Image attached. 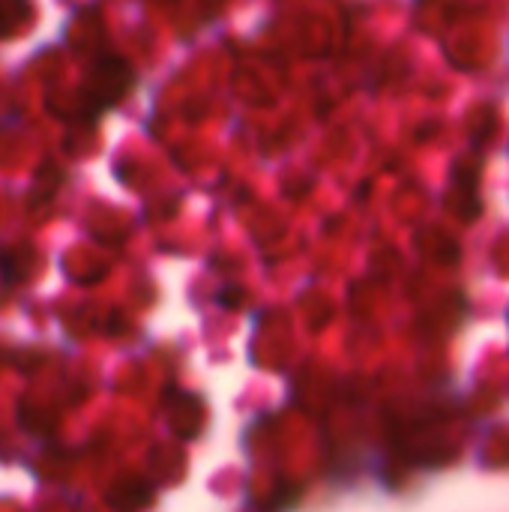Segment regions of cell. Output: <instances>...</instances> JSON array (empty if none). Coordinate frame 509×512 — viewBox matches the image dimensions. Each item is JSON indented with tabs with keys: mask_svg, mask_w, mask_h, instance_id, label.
Returning a JSON list of instances; mask_svg holds the SVG:
<instances>
[{
	"mask_svg": "<svg viewBox=\"0 0 509 512\" xmlns=\"http://www.w3.org/2000/svg\"><path fill=\"white\" fill-rule=\"evenodd\" d=\"M132 84V69L126 60L120 57H108L99 66L90 69L87 78V102H90V114L105 111L108 105H114Z\"/></svg>",
	"mask_w": 509,
	"mask_h": 512,
	"instance_id": "6da1fadb",
	"label": "cell"
}]
</instances>
